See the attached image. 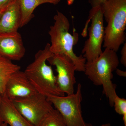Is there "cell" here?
<instances>
[{
  "mask_svg": "<svg viewBox=\"0 0 126 126\" xmlns=\"http://www.w3.org/2000/svg\"><path fill=\"white\" fill-rule=\"evenodd\" d=\"M1 126H8V124H6V123H4Z\"/></svg>",
  "mask_w": 126,
  "mask_h": 126,
  "instance_id": "cb8c5ba5",
  "label": "cell"
},
{
  "mask_svg": "<svg viewBox=\"0 0 126 126\" xmlns=\"http://www.w3.org/2000/svg\"><path fill=\"white\" fill-rule=\"evenodd\" d=\"M100 126H111V124L109 123H106V124H103Z\"/></svg>",
  "mask_w": 126,
  "mask_h": 126,
  "instance_id": "603a6c76",
  "label": "cell"
},
{
  "mask_svg": "<svg viewBox=\"0 0 126 126\" xmlns=\"http://www.w3.org/2000/svg\"><path fill=\"white\" fill-rule=\"evenodd\" d=\"M33 126H67L58 111L53 108Z\"/></svg>",
  "mask_w": 126,
  "mask_h": 126,
  "instance_id": "9a60e30c",
  "label": "cell"
},
{
  "mask_svg": "<svg viewBox=\"0 0 126 126\" xmlns=\"http://www.w3.org/2000/svg\"><path fill=\"white\" fill-rule=\"evenodd\" d=\"M38 93L24 72L18 70L7 80L4 94L11 101L18 98L30 96Z\"/></svg>",
  "mask_w": 126,
  "mask_h": 126,
  "instance_id": "9c48e42d",
  "label": "cell"
},
{
  "mask_svg": "<svg viewBox=\"0 0 126 126\" xmlns=\"http://www.w3.org/2000/svg\"><path fill=\"white\" fill-rule=\"evenodd\" d=\"M121 58L120 61L124 67H126V43L123 44L121 51Z\"/></svg>",
  "mask_w": 126,
  "mask_h": 126,
  "instance_id": "e0dca14e",
  "label": "cell"
},
{
  "mask_svg": "<svg viewBox=\"0 0 126 126\" xmlns=\"http://www.w3.org/2000/svg\"><path fill=\"white\" fill-rule=\"evenodd\" d=\"M47 43L44 48L39 50L34 61L29 64L24 73L37 92L47 97L49 96H64L65 94L58 87L56 77L51 65L47 64V59L53 54Z\"/></svg>",
  "mask_w": 126,
  "mask_h": 126,
  "instance_id": "3957f363",
  "label": "cell"
},
{
  "mask_svg": "<svg viewBox=\"0 0 126 126\" xmlns=\"http://www.w3.org/2000/svg\"><path fill=\"white\" fill-rule=\"evenodd\" d=\"M1 115L3 122L10 126H33L22 116L12 101L4 94L1 99Z\"/></svg>",
  "mask_w": 126,
  "mask_h": 126,
  "instance_id": "7c38bea8",
  "label": "cell"
},
{
  "mask_svg": "<svg viewBox=\"0 0 126 126\" xmlns=\"http://www.w3.org/2000/svg\"><path fill=\"white\" fill-rule=\"evenodd\" d=\"M107 0H89V3L92 7L101 6Z\"/></svg>",
  "mask_w": 126,
  "mask_h": 126,
  "instance_id": "ac0fdd59",
  "label": "cell"
},
{
  "mask_svg": "<svg viewBox=\"0 0 126 126\" xmlns=\"http://www.w3.org/2000/svg\"><path fill=\"white\" fill-rule=\"evenodd\" d=\"M5 9H0V18L1 16V15H2V13H3V11Z\"/></svg>",
  "mask_w": 126,
  "mask_h": 126,
  "instance_id": "7402d4cb",
  "label": "cell"
},
{
  "mask_svg": "<svg viewBox=\"0 0 126 126\" xmlns=\"http://www.w3.org/2000/svg\"><path fill=\"white\" fill-rule=\"evenodd\" d=\"M101 6L107 23L103 47L117 52L126 41V0H107Z\"/></svg>",
  "mask_w": 126,
  "mask_h": 126,
  "instance_id": "277c9868",
  "label": "cell"
},
{
  "mask_svg": "<svg viewBox=\"0 0 126 126\" xmlns=\"http://www.w3.org/2000/svg\"><path fill=\"white\" fill-rule=\"evenodd\" d=\"M116 73L119 76L123 77H126V71H123V70H120L117 68L116 69Z\"/></svg>",
  "mask_w": 126,
  "mask_h": 126,
  "instance_id": "ffe728a7",
  "label": "cell"
},
{
  "mask_svg": "<svg viewBox=\"0 0 126 126\" xmlns=\"http://www.w3.org/2000/svg\"><path fill=\"white\" fill-rule=\"evenodd\" d=\"M21 19L19 2L16 0L9 5L2 13L0 18V33L18 31Z\"/></svg>",
  "mask_w": 126,
  "mask_h": 126,
  "instance_id": "8fae6325",
  "label": "cell"
},
{
  "mask_svg": "<svg viewBox=\"0 0 126 126\" xmlns=\"http://www.w3.org/2000/svg\"><path fill=\"white\" fill-rule=\"evenodd\" d=\"M21 16L20 28L29 23L34 15L33 12L36 7L43 4L49 3L56 5L61 0H19Z\"/></svg>",
  "mask_w": 126,
  "mask_h": 126,
  "instance_id": "4fadbf2b",
  "label": "cell"
},
{
  "mask_svg": "<svg viewBox=\"0 0 126 126\" xmlns=\"http://www.w3.org/2000/svg\"><path fill=\"white\" fill-rule=\"evenodd\" d=\"M113 107L116 112L123 116L124 126H126V100L119 97L117 95L115 97L113 101Z\"/></svg>",
  "mask_w": 126,
  "mask_h": 126,
  "instance_id": "2e32d148",
  "label": "cell"
},
{
  "mask_svg": "<svg viewBox=\"0 0 126 126\" xmlns=\"http://www.w3.org/2000/svg\"><path fill=\"white\" fill-rule=\"evenodd\" d=\"M47 61L56 67V81L60 90L67 95L73 94L76 83V68L73 61L64 55L53 54Z\"/></svg>",
  "mask_w": 126,
  "mask_h": 126,
  "instance_id": "ba28073f",
  "label": "cell"
},
{
  "mask_svg": "<svg viewBox=\"0 0 126 126\" xmlns=\"http://www.w3.org/2000/svg\"><path fill=\"white\" fill-rule=\"evenodd\" d=\"M46 97L61 114L67 126H93L85 122L82 115L81 84L79 83L76 92L71 95Z\"/></svg>",
  "mask_w": 126,
  "mask_h": 126,
  "instance_id": "5b68a950",
  "label": "cell"
},
{
  "mask_svg": "<svg viewBox=\"0 0 126 126\" xmlns=\"http://www.w3.org/2000/svg\"><path fill=\"white\" fill-rule=\"evenodd\" d=\"M16 0H0V9H5Z\"/></svg>",
  "mask_w": 126,
  "mask_h": 126,
  "instance_id": "d6986e66",
  "label": "cell"
},
{
  "mask_svg": "<svg viewBox=\"0 0 126 126\" xmlns=\"http://www.w3.org/2000/svg\"><path fill=\"white\" fill-rule=\"evenodd\" d=\"M2 94L1 92H0V126H2V124H3V121H2V118H1V99Z\"/></svg>",
  "mask_w": 126,
  "mask_h": 126,
  "instance_id": "44dd1931",
  "label": "cell"
},
{
  "mask_svg": "<svg viewBox=\"0 0 126 126\" xmlns=\"http://www.w3.org/2000/svg\"><path fill=\"white\" fill-rule=\"evenodd\" d=\"M119 63L117 52L106 48L96 59L86 62L84 72L88 78L96 86H102L103 94L108 98L111 107L117 95L116 85L113 83V72L117 68Z\"/></svg>",
  "mask_w": 126,
  "mask_h": 126,
  "instance_id": "7a4b0ae2",
  "label": "cell"
},
{
  "mask_svg": "<svg viewBox=\"0 0 126 126\" xmlns=\"http://www.w3.org/2000/svg\"><path fill=\"white\" fill-rule=\"evenodd\" d=\"M26 49L22 37L17 32L0 33V55L11 61H20Z\"/></svg>",
  "mask_w": 126,
  "mask_h": 126,
  "instance_id": "30bf717a",
  "label": "cell"
},
{
  "mask_svg": "<svg viewBox=\"0 0 126 126\" xmlns=\"http://www.w3.org/2000/svg\"><path fill=\"white\" fill-rule=\"evenodd\" d=\"M21 67L0 55V92L4 94L7 80L14 72L20 70Z\"/></svg>",
  "mask_w": 126,
  "mask_h": 126,
  "instance_id": "5bb4252c",
  "label": "cell"
},
{
  "mask_svg": "<svg viewBox=\"0 0 126 126\" xmlns=\"http://www.w3.org/2000/svg\"><path fill=\"white\" fill-rule=\"evenodd\" d=\"M12 102L22 116L33 126L53 108L46 97L39 93L30 96L16 98Z\"/></svg>",
  "mask_w": 126,
  "mask_h": 126,
  "instance_id": "52a82bcc",
  "label": "cell"
},
{
  "mask_svg": "<svg viewBox=\"0 0 126 126\" xmlns=\"http://www.w3.org/2000/svg\"><path fill=\"white\" fill-rule=\"evenodd\" d=\"M89 38L85 41L82 53L86 62L97 58L103 52L102 47L104 37L103 13L101 6L92 7L89 12Z\"/></svg>",
  "mask_w": 126,
  "mask_h": 126,
  "instance_id": "8992f818",
  "label": "cell"
},
{
  "mask_svg": "<svg viewBox=\"0 0 126 126\" xmlns=\"http://www.w3.org/2000/svg\"><path fill=\"white\" fill-rule=\"evenodd\" d=\"M54 23L50 27L48 34L51 44L50 49L53 54H62L68 56L73 61L76 71L84 72L86 63L82 55L78 56L73 51L74 46L78 43V34L69 32L70 24L67 18L57 11L54 16Z\"/></svg>",
  "mask_w": 126,
  "mask_h": 126,
  "instance_id": "6da1fadb",
  "label": "cell"
}]
</instances>
